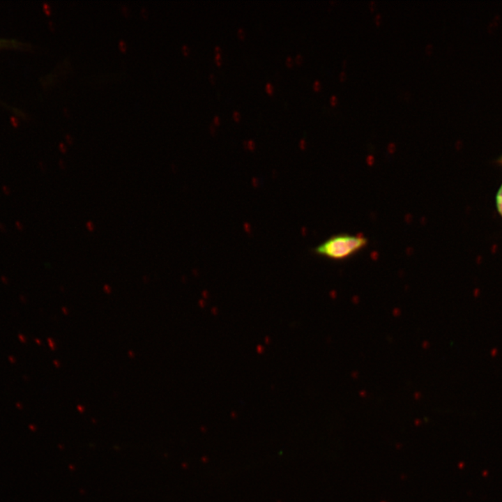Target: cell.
<instances>
[{
	"label": "cell",
	"mask_w": 502,
	"mask_h": 502,
	"mask_svg": "<svg viewBox=\"0 0 502 502\" xmlns=\"http://www.w3.org/2000/svg\"><path fill=\"white\" fill-rule=\"evenodd\" d=\"M370 8L371 10H373L375 8V2L374 1H370L369 3Z\"/></svg>",
	"instance_id": "ba28073f"
},
{
	"label": "cell",
	"mask_w": 502,
	"mask_h": 502,
	"mask_svg": "<svg viewBox=\"0 0 502 502\" xmlns=\"http://www.w3.org/2000/svg\"><path fill=\"white\" fill-rule=\"evenodd\" d=\"M367 239L362 234H338L317 245L314 252L330 260L347 259L365 248Z\"/></svg>",
	"instance_id": "6da1fadb"
},
{
	"label": "cell",
	"mask_w": 502,
	"mask_h": 502,
	"mask_svg": "<svg viewBox=\"0 0 502 502\" xmlns=\"http://www.w3.org/2000/svg\"><path fill=\"white\" fill-rule=\"evenodd\" d=\"M330 101L332 105H335L337 102V97L335 96H332L330 97Z\"/></svg>",
	"instance_id": "3957f363"
},
{
	"label": "cell",
	"mask_w": 502,
	"mask_h": 502,
	"mask_svg": "<svg viewBox=\"0 0 502 502\" xmlns=\"http://www.w3.org/2000/svg\"><path fill=\"white\" fill-rule=\"evenodd\" d=\"M425 50H426V52H427V54H429V53H430V52H431V50H432V45H431V44H428V45L426 46Z\"/></svg>",
	"instance_id": "9c48e42d"
},
{
	"label": "cell",
	"mask_w": 502,
	"mask_h": 502,
	"mask_svg": "<svg viewBox=\"0 0 502 502\" xmlns=\"http://www.w3.org/2000/svg\"><path fill=\"white\" fill-rule=\"evenodd\" d=\"M213 121H214L215 123H218L219 122V118H218V116H215V117H214V119H213Z\"/></svg>",
	"instance_id": "5bb4252c"
},
{
	"label": "cell",
	"mask_w": 502,
	"mask_h": 502,
	"mask_svg": "<svg viewBox=\"0 0 502 502\" xmlns=\"http://www.w3.org/2000/svg\"><path fill=\"white\" fill-rule=\"evenodd\" d=\"M381 15H380V14H377V15L375 16L374 21H375V23H376V25H379V24H380V22H381Z\"/></svg>",
	"instance_id": "277c9868"
},
{
	"label": "cell",
	"mask_w": 502,
	"mask_h": 502,
	"mask_svg": "<svg viewBox=\"0 0 502 502\" xmlns=\"http://www.w3.org/2000/svg\"><path fill=\"white\" fill-rule=\"evenodd\" d=\"M215 51L216 52L219 53V52L220 51V47H215Z\"/></svg>",
	"instance_id": "9a60e30c"
},
{
	"label": "cell",
	"mask_w": 502,
	"mask_h": 502,
	"mask_svg": "<svg viewBox=\"0 0 502 502\" xmlns=\"http://www.w3.org/2000/svg\"><path fill=\"white\" fill-rule=\"evenodd\" d=\"M345 63H347V61H346V60H344V61H343V68L345 67Z\"/></svg>",
	"instance_id": "e0dca14e"
},
{
	"label": "cell",
	"mask_w": 502,
	"mask_h": 502,
	"mask_svg": "<svg viewBox=\"0 0 502 502\" xmlns=\"http://www.w3.org/2000/svg\"><path fill=\"white\" fill-rule=\"evenodd\" d=\"M209 77H210V79H211V80H212L213 82H214V77H213V75L211 74V75H209Z\"/></svg>",
	"instance_id": "2e32d148"
},
{
	"label": "cell",
	"mask_w": 502,
	"mask_h": 502,
	"mask_svg": "<svg viewBox=\"0 0 502 502\" xmlns=\"http://www.w3.org/2000/svg\"><path fill=\"white\" fill-rule=\"evenodd\" d=\"M499 162H500L501 164H502V157L499 159Z\"/></svg>",
	"instance_id": "ac0fdd59"
},
{
	"label": "cell",
	"mask_w": 502,
	"mask_h": 502,
	"mask_svg": "<svg viewBox=\"0 0 502 502\" xmlns=\"http://www.w3.org/2000/svg\"><path fill=\"white\" fill-rule=\"evenodd\" d=\"M296 61H297L298 62H301V61H302V56H301V55H298V56H296Z\"/></svg>",
	"instance_id": "4fadbf2b"
},
{
	"label": "cell",
	"mask_w": 502,
	"mask_h": 502,
	"mask_svg": "<svg viewBox=\"0 0 502 502\" xmlns=\"http://www.w3.org/2000/svg\"><path fill=\"white\" fill-rule=\"evenodd\" d=\"M320 82L319 81H315L313 84V87L315 90H319L320 89Z\"/></svg>",
	"instance_id": "5b68a950"
},
{
	"label": "cell",
	"mask_w": 502,
	"mask_h": 502,
	"mask_svg": "<svg viewBox=\"0 0 502 502\" xmlns=\"http://www.w3.org/2000/svg\"><path fill=\"white\" fill-rule=\"evenodd\" d=\"M496 206L498 211L502 215V185L496 195Z\"/></svg>",
	"instance_id": "7a4b0ae2"
},
{
	"label": "cell",
	"mask_w": 502,
	"mask_h": 502,
	"mask_svg": "<svg viewBox=\"0 0 502 502\" xmlns=\"http://www.w3.org/2000/svg\"><path fill=\"white\" fill-rule=\"evenodd\" d=\"M238 36H239L240 37L243 38V36H244V31H243V30L242 29H239L238 30Z\"/></svg>",
	"instance_id": "30bf717a"
},
{
	"label": "cell",
	"mask_w": 502,
	"mask_h": 502,
	"mask_svg": "<svg viewBox=\"0 0 502 502\" xmlns=\"http://www.w3.org/2000/svg\"><path fill=\"white\" fill-rule=\"evenodd\" d=\"M286 61L287 63L289 65H291L292 63V59L290 57H287Z\"/></svg>",
	"instance_id": "7c38bea8"
},
{
	"label": "cell",
	"mask_w": 502,
	"mask_h": 502,
	"mask_svg": "<svg viewBox=\"0 0 502 502\" xmlns=\"http://www.w3.org/2000/svg\"><path fill=\"white\" fill-rule=\"evenodd\" d=\"M266 89L269 93H271L273 91V87L270 83L266 84Z\"/></svg>",
	"instance_id": "8992f818"
},
{
	"label": "cell",
	"mask_w": 502,
	"mask_h": 502,
	"mask_svg": "<svg viewBox=\"0 0 502 502\" xmlns=\"http://www.w3.org/2000/svg\"><path fill=\"white\" fill-rule=\"evenodd\" d=\"M346 76H347V75H346V73H345L344 71L340 72V79L341 81H344V80L346 79Z\"/></svg>",
	"instance_id": "52a82bcc"
},
{
	"label": "cell",
	"mask_w": 502,
	"mask_h": 502,
	"mask_svg": "<svg viewBox=\"0 0 502 502\" xmlns=\"http://www.w3.org/2000/svg\"><path fill=\"white\" fill-rule=\"evenodd\" d=\"M233 114L235 119H238L240 118V114L238 112H234Z\"/></svg>",
	"instance_id": "8fae6325"
}]
</instances>
